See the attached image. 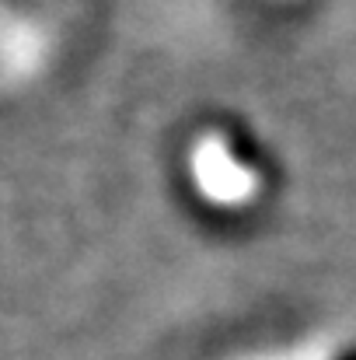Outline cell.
I'll list each match as a JSON object with an SVG mask.
<instances>
[{"mask_svg":"<svg viewBox=\"0 0 356 360\" xmlns=\"http://www.w3.org/2000/svg\"><path fill=\"white\" fill-rule=\"evenodd\" d=\"M192 179L199 186V196L213 207H248V200L258 193V168L248 161V150L241 136L210 129L199 136L192 154Z\"/></svg>","mask_w":356,"mask_h":360,"instance_id":"cell-1","label":"cell"}]
</instances>
